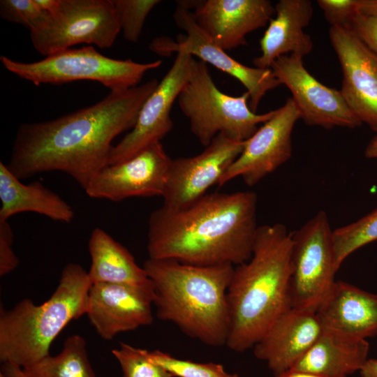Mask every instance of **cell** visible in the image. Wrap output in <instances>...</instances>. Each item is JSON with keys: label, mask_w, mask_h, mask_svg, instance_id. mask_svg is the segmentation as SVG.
<instances>
[{"label": "cell", "mask_w": 377, "mask_h": 377, "mask_svg": "<svg viewBox=\"0 0 377 377\" xmlns=\"http://www.w3.org/2000/svg\"><path fill=\"white\" fill-rule=\"evenodd\" d=\"M159 81L112 91L90 106L54 119L21 124L8 170L19 179L61 171L84 189L108 165L112 141L135 126L140 110Z\"/></svg>", "instance_id": "1"}, {"label": "cell", "mask_w": 377, "mask_h": 377, "mask_svg": "<svg viewBox=\"0 0 377 377\" xmlns=\"http://www.w3.org/2000/svg\"><path fill=\"white\" fill-rule=\"evenodd\" d=\"M257 202L246 191L207 193L182 209L162 205L148 220L149 258L198 266L246 262L259 227Z\"/></svg>", "instance_id": "2"}, {"label": "cell", "mask_w": 377, "mask_h": 377, "mask_svg": "<svg viewBox=\"0 0 377 377\" xmlns=\"http://www.w3.org/2000/svg\"><path fill=\"white\" fill-rule=\"evenodd\" d=\"M292 233L281 223L259 226L251 257L235 266L228 290L230 330L226 346L244 352L291 307Z\"/></svg>", "instance_id": "3"}, {"label": "cell", "mask_w": 377, "mask_h": 377, "mask_svg": "<svg viewBox=\"0 0 377 377\" xmlns=\"http://www.w3.org/2000/svg\"><path fill=\"white\" fill-rule=\"evenodd\" d=\"M142 267L152 283L158 318L207 346L226 345L228 290L234 265L198 266L149 258Z\"/></svg>", "instance_id": "4"}, {"label": "cell", "mask_w": 377, "mask_h": 377, "mask_svg": "<svg viewBox=\"0 0 377 377\" xmlns=\"http://www.w3.org/2000/svg\"><path fill=\"white\" fill-rule=\"evenodd\" d=\"M92 283L88 272L71 263L63 269L54 292L40 305L29 299L0 309V360L22 368L50 355L52 343L73 320L86 314Z\"/></svg>", "instance_id": "5"}, {"label": "cell", "mask_w": 377, "mask_h": 377, "mask_svg": "<svg viewBox=\"0 0 377 377\" xmlns=\"http://www.w3.org/2000/svg\"><path fill=\"white\" fill-rule=\"evenodd\" d=\"M177 100L181 111L189 120L191 132L205 147L220 133L244 142L275 112H253L247 91L239 96L222 92L215 84L207 64L194 57L188 77Z\"/></svg>", "instance_id": "6"}, {"label": "cell", "mask_w": 377, "mask_h": 377, "mask_svg": "<svg viewBox=\"0 0 377 377\" xmlns=\"http://www.w3.org/2000/svg\"><path fill=\"white\" fill-rule=\"evenodd\" d=\"M0 61L8 71L37 86L90 80L100 82L110 91L138 86L148 71L162 64L161 60L138 63L110 58L90 45L70 48L35 62L18 61L4 55Z\"/></svg>", "instance_id": "7"}, {"label": "cell", "mask_w": 377, "mask_h": 377, "mask_svg": "<svg viewBox=\"0 0 377 377\" xmlns=\"http://www.w3.org/2000/svg\"><path fill=\"white\" fill-rule=\"evenodd\" d=\"M29 31L34 49L47 57L82 43L110 48L121 29L112 0H60Z\"/></svg>", "instance_id": "8"}, {"label": "cell", "mask_w": 377, "mask_h": 377, "mask_svg": "<svg viewBox=\"0 0 377 377\" xmlns=\"http://www.w3.org/2000/svg\"><path fill=\"white\" fill-rule=\"evenodd\" d=\"M329 218L317 212L292 233L291 307L316 311L334 283L338 271Z\"/></svg>", "instance_id": "9"}, {"label": "cell", "mask_w": 377, "mask_h": 377, "mask_svg": "<svg viewBox=\"0 0 377 377\" xmlns=\"http://www.w3.org/2000/svg\"><path fill=\"white\" fill-rule=\"evenodd\" d=\"M173 19L184 34L176 40L168 36L154 38L149 45L153 52L164 57L172 53H186L235 77L249 93V107L254 112L266 93L281 85L270 68L246 66L214 44L198 25L190 9L177 3Z\"/></svg>", "instance_id": "10"}, {"label": "cell", "mask_w": 377, "mask_h": 377, "mask_svg": "<svg viewBox=\"0 0 377 377\" xmlns=\"http://www.w3.org/2000/svg\"><path fill=\"white\" fill-rule=\"evenodd\" d=\"M302 58L295 54L284 55L270 68L281 84L290 91L300 119L307 125L326 129L354 128L362 125L341 91L316 80L304 67Z\"/></svg>", "instance_id": "11"}, {"label": "cell", "mask_w": 377, "mask_h": 377, "mask_svg": "<svg viewBox=\"0 0 377 377\" xmlns=\"http://www.w3.org/2000/svg\"><path fill=\"white\" fill-rule=\"evenodd\" d=\"M244 142L220 133L199 154L172 159L163 206L182 209L206 195L240 155Z\"/></svg>", "instance_id": "12"}, {"label": "cell", "mask_w": 377, "mask_h": 377, "mask_svg": "<svg viewBox=\"0 0 377 377\" xmlns=\"http://www.w3.org/2000/svg\"><path fill=\"white\" fill-rule=\"evenodd\" d=\"M300 119L297 106L292 98H288L244 142L242 153L218 185L221 186L236 177H241L246 185L251 186L286 163L292 155L293 131Z\"/></svg>", "instance_id": "13"}, {"label": "cell", "mask_w": 377, "mask_h": 377, "mask_svg": "<svg viewBox=\"0 0 377 377\" xmlns=\"http://www.w3.org/2000/svg\"><path fill=\"white\" fill-rule=\"evenodd\" d=\"M192 59L186 53L177 54L171 68L142 105L131 131L113 146L108 165L131 158L148 146L161 142L171 131L172 107L188 77Z\"/></svg>", "instance_id": "14"}, {"label": "cell", "mask_w": 377, "mask_h": 377, "mask_svg": "<svg viewBox=\"0 0 377 377\" xmlns=\"http://www.w3.org/2000/svg\"><path fill=\"white\" fill-rule=\"evenodd\" d=\"M171 160L161 142H155L124 162L107 165L84 190L90 198L112 201L162 196Z\"/></svg>", "instance_id": "15"}, {"label": "cell", "mask_w": 377, "mask_h": 377, "mask_svg": "<svg viewBox=\"0 0 377 377\" xmlns=\"http://www.w3.org/2000/svg\"><path fill=\"white\" fill-rule=\"evenodd\" d=\"M329 38L340 63V90L360 121L377 133V54L350 28L330 27Z\"/></svg>", "instance_id": "16"}, {"label": "cell", "mask_w": 377, "mask_h": 377, "mask_svg": "<svg viewBox=\"0 0 377 377\" xmlns=\"http://www.w3.org/2000/svg\"><path fill=\"white\" fill-rule=\"evenodd\" d=\"M154 292L120 283H96L90 288L86 315L96 333L111 340L119 333L152 323Z\"/></svg>", "instance_id": "17"}, {"label": "cell", "mask_w": 377, "mask_h": 377, "mask_svg": "<svg viewBox=\"0 0 377 377\" xmlns=\"http://www.w3.org/2000/svg\"><path fill=\"white\" fill-rule=\"evenodd\" d=\"M198 25L214 44L227 52L246 44L249 33L266 26L275 15L269 0H205L192 1Z\"/></svg>", "instance_id": "18"}, {"label": "cell", "mask_w": 377, "mask_h": 377, "mask_svg": "<svg viewBox=\"0 0 377 377\" xmlns=\"http://www.w3.org/2000/svg\"><path fill=\"white\" fill-rule=\"evenodd\" d=\"M323 331L316 311L290 307L253 346L254 355L265 362L275 376L290 370Z\"/></svg>", "instance_id": "19"}, {"label": "cell", "mask_w": 377, "mask_h": 377, "mask_svg": "<svg viewBox=\"0 0 377 377\" xmlns=\"http://www.w3.org/2000/svg\"><path fill=\"white\" fill-rule=\"evenodd\" d=\"M316 313L325 331L366 340L377 334V294L346 281H334Z\"/></svg>", "instance_id": "20"}, {"label": "cell", "mask_w": 377, "mask_h": 377, "mask_svg": "<svg viewBox=\"0 0 377 377\" xmlns=\"http://www.w3.org/2000/svg\"><path fill=\"white\" fill-rule=\"evenodd\" d=\"M275 17L260 40L261 54L253 60L255 67L270 68L279 57L295 54L304 57L313 50L311 36L304 31L313 16L309 0H279L275 5Z\"/></svg>", "instance_id": "21"}, {"label": "cell", "mask_w": 377, "mask_h": 377, "mask_svg": "<svg viewBox=\"0 0 377 377\" xmlns=\"http://www.w3.org/2000/svg\"><path fill=\"white\" fill-rule=\"evenodd\" d=\"M366 339L345 337L323 330L290 370L327 377H348L360 371L369 359Z\"/></svg>", "instance_id": "22"}, {"label": "cell", "mask_w": 377, "mask_h": 377, "mask_svg": "<svg viewBox=\"0 0 377 377\" xmlns=\"http://www.w3.org/2000/svg\"><path fill=\"white\" fill-rule=\"evenodd\" d=\"M0 221L22 212H34L52 220L69 223L74 219L72 207L38 181L24 184L0 162Z\"/></svg>", "instance_id": "23"}, {"label": "cell", "mask_w": 377, "mask_h": 377, "mask_svg": "<svg viewBox=\"0 0 377 377\" xmlns=\"http://www.w3.org/2000/svg\"><path fill=\"white\" fill-rule=\"evenodd\" d=\"M91 266L88 272L93 283H111L153 291V286L143 267L120 243L100 228H94L88 243Z\"/></svg>", "instance_id": "24"}, {"label": "cell", "mask_w": 377, "mask_h": 377, "mask_svg": "<svg viewBox=\"0 0 377 377\" xmlns=\"http://www.w3.org/2000/svg\"><path fill=\"white\" fill-rule=\"evenodd\" d=\"M28 377H97L89 361L84 339L68 337L61 352L22 368Z\"/></svg>", "instance_id": "25"}, {"label": "cell", "mask_w": 377, "mask_h": 377, "mask_svg": "<svg viewBox=\"0 0 377 377\" xmlns=\"http://www.w3.org/2000/svg\"><path fill=\"white\" fill-rule=\"evenodd\" d=\"M377 240V207L358 220L332 231L335 263L343 261L361 247Z\"/></svg>", "instance_id": "26"}, {"label": "cell", "mask_w": 377, "mask_h": 377, "mask_svg": "<svg viewBox=\"0 0 377 377\" xmlns=\"http://www.w3.org/2000/svg\"><path fill=\"white\" fill-rule=\"evenodd\" d=\"M147 355L173 377H241L226 371L219 363L182 360L158 350H147Z\"/></svg>", "instance_id": "27"}, {"label": "cell", "mask_w": 377, "mask_h": 377, "mask_svg": "<svg viewBox=\"0 0 377 377\" xmlns=\"http://www.w3.org/2000/svg\"><path fill=\"white\" fill-rule=\"evenodd\" d=\"M124 38L137 43L145 20L159 0H112Z\"/></svg>", "instance_id": "28"}, {"label": "cell", "mask_w": 377, "mask_h": 377, "mask_svg": "<svg viewBox=\"0 0 377 377\" xmlns=\"http://www.w3.org/2000/svg\"><path fill=\"white\" fill-rule=\"evenodd\" d=\"M112 353L121 367L123 377H173L151 360L145 349L120 343L119 348L112 350Z\"/></svg>", "instance_id": "29"}, {"label": "cell", "mask_w": 377, "mask_h": 377, "mask_svg": "<svg viewBox=\"0 0 377 377\" xmlns=\"http://www.w3.org/2000/svg\"><path fill=\"white\" fill-rule=\"evenodd\" d=\"M48 13L42 11L34 0H1L0 15L10 22L29 29L40 25Z\"/></svg>", "instance_id": "30"}, {"label": "cell", "mask_w": 377, "mask_h": 377, "mask_svg": "<svg viewBox=\"0 0 377 377\" xmlns=\"http://www.w3.org/2000/svg\"><path fill=\"white\" fill-rule=\"evenodd\" d=\"M360 1L318 0L317 3L330 27L350 28L353 19L360 13Z\"/></svg>", "instance_id": "31"}, {"label": "cell", "mask_w": 377, "mask_h": 377, "mask_svg": "<svg viewBox=\"0 0 377 377\" xmlns=\"http://www.w3.org/2000/svg\"><path fill=\"white\" fill-rule=\"evenodd\" d=\"M13 232L8 221H0V276H3L19 265V259L13 249Z\"/></svg>", "instance_id": "32"}, {"label": "cell", "mask_w": 377, "mask_h": 377, "mask_svg": "<svg viewBox=\"0 0 377 377\" xmlns=\"http://www.w3.org/2000/svg\"><path fill=\"white\" fill-rule=\"evenodd\" d=\"M350 29L373 52L377 54V17L358 13L353 19Z\"/></svg>", "instance_id": "33"}, {"label": "cell", "mask_w": 377, "mask_h": 377, "mask_svg": "<svg viewBox=\"0 0 377 377\" xmlns=\"http://www.w3.org/2000/svg\"><path fill=\"white\" fill-rule=\"evenodd\" d=\"M359 13L367 16L377 17V0H360Z\"/></svg>", "instance_id": "34"}, {"label": "cell", "mask_w": 377, "mask_h": 377, "mask_svg": "<svg viewBox=\"0 0 377 377\" xmlns=\"http://www.w3.org/2000/svg\"><path fill=\"white\" fill-rule=\"evenodd\" d=\"M359 372L361 377H377V359L369 358Z\"/></svg>", "instance_id": "35"}, {"label": "cell", "mask_w": 377, "mask_h": 377, "mask_svg": "<svg viewBox=\"0 0 377 377\" xmlns=\"http://www.w3.org/2000/svg\"><path fill=\"white\" fill-rule=\"evenodd\" d=\"M3 370L9 377H28L21 367L13 363H4Z\"/></svg>", "instance_id": "36"}, {"label": "cell", "mask_w": 377, "mask_h": 377, "mask_svg": "<svg viewBox=\"0 0 377 377\" xmlns=\"http://www.w3.org/2000/svg\"><path fill=\"white\" fill-rule=\"evenodd\" d=\"M38 8L46 13H52L59 6L60 0H34Z\"/></svg>", "instance_id": "37"}, {"label": "cell", "mask_w": 377, "mask_h": 377, "mask_svg": "<svg viewBox=\"0 0 377 377\" xmlns=\"http://www.w3.org/2000/svg\"><path fill=\"white\" fill-rule=\"evenodd\" d=\"M364 155L368 158L377 159V133L368 143Z\"/></svg>", "instance_id": "38"}, {"label": "cell", "mask_w": 377, "mask_h": 377, "mask_svg": "<svg viewBox=\"0 0 377 377\" xmlns=\"http://www.w3.org/2000/svg\"><path fill=\"white\" fill-rule=\"evenodd\" d=\"M275 377H327L320 375H316L310 373H306L302 371H297L293 370H289L279 375L275 376Z\"/></svg>", "instance_id": "39"}, {"label": "cell", "mask_w": 377, "mask_h": 377, "mask_svg": "<svg viewBox=\"0 0 377 377\" xmlns=\"http://www.w3.org/2000/svg\"><path fill=\"white\" fill-rule=\"evenodd\" d=\"M0 377H9V376H8V374L3 370H2L0 372Z\"/></svg>", "instance_id": "40"}]
</instances>
